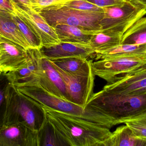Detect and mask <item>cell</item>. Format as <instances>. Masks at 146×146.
<instances>
[{
    "label": "cell",
    "instance_id": "cell-23",
    "mask_svg": "<svg viewBox=\"0 0 146 146\" xmlns=\"http://www.w3.org/2000/svg\"><path fill=\"white\" fill-rule=\"evenodd\" d=\"M11 15L13 20L29 44L30 49H40L42 47V42L22 16L15 10Z\"/></svg>",
    "mask_w": 146,
    "mask_h": 146
},
{
    "label": "cell",
    "instance_id": "cell-30",
    "mask_svg": "<svg viewBox=\"0 0 146 146\" xmlns=\"http://www.w3.org/2000/svg\"><path fill=\"white\" fill-rule=\"evenodd\" d=\"M13 0H0V6L5 9L10 14L14 12L13 7L12 5Z\"/></svg>",
    "mask_w": 146,
    "mask_h": 146
},
{
    "label": "cell",
    "instance_id": "cell-10",
    "mask_svg": "<svg viewBox=\"0 0 146 146\" xmlns=\"http://www.w3.org/2000/svg\"><path fill=\"white\" fill-rule=\"evenodd\" d=\"M14 10L22 16L42 42V47H48L60 43L54 28L50 26L39 13L32 8L20 6L13 0Z\"/></svg>",
    "mask_w": 146,
    "mask_h": 146
},
{
    "label": "cell",
    "instance_id": "cell-9",
    "mask_svg": "<svg viewBox=\"0 0 146 146\" xmlns=\"http://www.w3.org/2000/svg\"><path fill=\"white\" fill-rule=\"evenodd\" d=\"M38 72L36 81L44 89L54 95L68 100L66 85L50 61L42 55L40 49H36Z\"/></svg>",
    "mask_w": 146,
    "mask_h": 146
},
{
    "label": "cell",
    "instance_id": "cell-19",
    "mask_svg": "<svg viewBox=\"0 0 146 146\" xmlns=\"http://www.w3.org/2000/svg\"><path fill=\"white\" fill-rule=\"evenodd\" d=\"M0 34L25 49H30L26 39L12 19L11 14L7 11H0Z\"/></svg>",
    "mask_w": 146,
    "mask_h": 146
},
{
    "label": "cell",
    "instance_id": "cell-37",
    "mask_svg": "<svg viewBox=\"0 0 146 146\" xmlns=\"http://www.w3.org/2000/svg\"></svg>",
    "mask_w": 146,
    "mask_h": 146
},
{
    "label": "cell",
    "instance_id": "cell-27",
    "mask_svg": "<svg viewBox=\"0 0 146 146\" xmlns=\"http://www.w3.org/2000/svg\"><path fill=\"white\" fill-rule=\"evenodd\" d=\"M136 136L146 139V112L123 123Z\"/></svg>",
    "mask_w": 146,
    "mask_h": 146
},
{
    "label": "cell",
    "instance_id": "cell-3",
    "mask_svg": "<svg viewBox=\"0 0 146 146\" xmlns=\"http://www.w3.org/2000/svg\"><path fill=\"white\" fill-rule=\"evenodd\" d=\"M46 119L43 105L21 92L12 83L9 85L3 125L21 123L38 132Z\"/></svg>",
    "mask_w": 146,
    "mask_h": 146
},
{
    "label": "cell",
    "instance_id": "cell-4",
    "mask_svg": "<svg viewBox=\"0 0 146 146\" xmlns=\"http://www.w3.org/2000/svg\"><path fill=\"white\" fill-rule=\"evenodd\" d=\"M19 91L53 109L80 117L89 121L104 125L110 129L109 119L102 114L89 108L84 109L72 102L48 92L35 80L14 85Z\"/></svg>",
    "mask_w": 146,
    "mask_h": 146
},
{
    "label": "cell",
    "instance_id": "cell-21",
    "mask_svg": "<svg viewBox=\"0 0 146 146\" xmlns=\"http://www.w3.org/2000/svg\"><path fill=\"white\" fill-rule=\"evenodd\" d=\"M121 44L146 45V17L137 20L124 33Z\"/></svg>",
    "mask_w": 146,
    "mask_h": 146
},
{
    "label": "cell",
    "instance_id": "cell-11",
    "mask_svg": "<svg viewBox=\"0 0 146 146\" xmlns=\"http://www.w3.org/2000/svg\"><path fill=\"white\" fill-rule=\"evenodd\" d=\"M0 146H38L37 132L21 123L0 127Z\"/></svg>",
    "mask_w": 146,
    "mask_h": 146
},
{
    "label": "cell",
    "instance_id": "cell-29",
    "mask_svg": "<svg viewBox=\"0 0 146 146\" xmlns=\"http://www.w3.org/2000/svg\"><path fill=\"white\" fill-rule=\"evenodd\" d=\"M100 7L121 6L127 0H85Z\"/></svg>",
    "mask_w": 146,
    "mask_h": 146
},
{
    "label": "cell",
    "instance_id": "cell-13",
    "mask_svg": "<svg viewBox=\"0 0 146 146\" xmlns=\"http://www.w3.org/2000/svg\"><path fill=\"white\" fill-rule=\"evenodd\" d=\"M1 69L5 73L23 66L29 57L27 50L0 34Z\"/></svg>",
    "mask_w": 146,
    "mask_h": 146
},
{
    "label": "cell",
    "instance_id": "cell-15",
    "mask_svg": "<svg viewBox=\"0 0 146 146\" xmlns=\"http://www.w3.org/2000/svg\"><path fill=\"white\" fill-rule=\"evenodd\" d=\"M60 42L90 45L93 35L101 31L86 30L77 27L68 25H58L54 27Z\"/></svg>",
    "mask_w": 146,
    "mask_h": 146
},
{
    "label": "cell",
    "instance_id": "cell-34",
    "mask_svg": "<svg viewBox=\"0 0 146 146\" xmlns=\"http://www.w3.org/2000/svg\"><path fill=\"white\" fill-rule=\"evenodd\" d=\"M3 73H4V72H3V70L2 69H0V75Z\"/></svg>",
    "mask_w": 146,
    "mask_h": 146
},
{
    "label": "cell",
    "instance_id": "cell-12",
    "mask_svg": "<svg viewBox=\"0 0 146 146\" xmlns=\"http://www.w3.org/2000/svg\"><path fill=\"white\" fill-rule=\"evenodd\" d=\"M104 87L119 93L134 94L146 93V63L115 82L107 84Z\"/></svg>",
    "mask_w": 146,
    "mask_h": 146
},
{
    "label": "cell",
    "instance_id": "cell-20",
    "mask_svg": "<svg viewBox=\"0 0 146 146\" xmlns=\"http://www.w3.org/2000/svg\"><path fill=\"white\" fill-rule=\"evenodd\" d=\"M146 45L120 44L100 53H95V60L146 53Z\"/></svg>",
    "mask_w": 146,
    "mask_h": 146
},
{
    "label": "cell",
    "instance_id": "cell-8",
    "mask_svg": "<svg viewBox=\"0 0 146 146\" xmlns=\"http://www.w3.org/2000/svg\"><path fill=\"white\" fill-rule=\"evenodd\" d=\"M50 62L65 83L68 101L86 109L94 93L95 75L93 73L87 75L74 74L63 71Z\"/></svg>",
    "mask_w": 146,
    "mask_h": 146
},
{
    "label": "cell",
    "instance_id": "cell-32",
    "mask_svg": "<svg viewBox=\"0 0 146 146\" xmlns=\"http://www.w3.org/2000/svg\"><path fill=\"white\" fill-rule=\"evenodd\" d=\"M138 2L140 3L141 4L145 5L146 7V0H139Z\"/></svg>",
    "mask_w": 146,
    "mask_h": 146
},
{
    "label": "cell",
    "instance_id": "cell-1",
    "mask_svg": "<svg viewBox=\"0 0 146 146\" xmlns=\"http://www.w3.org/2000/svg\"><path fill=\"white\" fill-rule=\"evenodd\" d=\"M47 119L68 146H103L111 132L104 125L43 105Z\"/></svg>",
    "mask_w": 146,
    "mask_h": 146
},
{
    "label": "cell",
    "instance_id": "cell-35",
    "mask_svg": "<svg viewBox=\"0 0 146 146\" xmlns=\"http://www.w3.org/2000/svg\"><path fill=\"white\" fill-rule=\"evenodd\" d=\"M130 1H132L135 2H138L139 0H130Z\"/></svg>",
    "mask_w": 146,
    "mask_h": 146
},
{
    "label": "cell",
    "instance_id": "cell-16",
    "mask_svg": "<svg viewBox=\"0 0 146 146\" xmlns=\"http://www.w3.org/2000/svg\"><path fill=\"white\" fill-rule=\"evenodd\" d=\"M29 57L25 63L17 69L8 72L12 84H22L35 79L38 72L36 49H27Z\"/></svg>",
    "mask_w": 146,
    "mask_h": 146
},
{
    "label": "cell",
    "instance_id": "cell-18",
    "mask_svg": "<svg viewBox=\"0 0 146 146\" xmlns=\"http://www.w3.org/2000/svg\"><path fill=\"white\" fill-rule=\"evenodd\" d=\"M50 61L56 67L70 73L87 75L93 73L92 69L93 61L86 57H77Z\"/></svg>",
    "mask_w": 146,
    "mask_h": 146
},
{
    "label": "cell",
    "instance_id": "cell-24",
    "mask_svg": "<svg viewBox=\"0 0 146 146\" xmlns=\"http://www.w3.org/2000/svg\"><path fill=\"white\" fill-rule=\"evenodd\" d=\"M121 37L108 35L102 32L93 35L90 45L95 53H100L121 44Z\"/></svg>",
    "mask_w": 146,
    "mask_h": 146
},
{
    "label": "cell",
    "instance_id": "cell-2",
    "mask_svg": "<svg viewBox=\"0 0 146 146\" xmlns=\"http://www.w3.org/2000/svg\"><path fill=\"white\" fill-rule=\"evenodd\" d=\"M86 108L102 114L115 126L146 112V93H119L104 87L93 93Z\"/></svg>",
    "mask_w": 146,
    "mask_h": 146
},
{
    "label": "cell",
    "instance_id": "cell-25",
    "mask_svg": "<svg viewBox=\"0 0 146 146\" xmlns=\"http://www.w3.org/2000/svg\"><path fill=\"white\" fill-rule=\"evenodd\" d=\"M12 84L7 73L0 75V127L3 125L7 107V96L9 85Z\"/></svg>",
    "mask_w": 146,
    "mask_h": 146
},
{
    "label": "cell",
    "instance_id": "cell-5",
    "mask_svg": "<svg viewBox=\"0 0 146 146\" xmlns=\"http://www.w3.org/2000/svg\"><path fill=\"white\" fill-rule=\"evenodd\" d=\"M104 16L100 21L103 33L122 37L137 20L146 14V7L139 2L126 1L121 6L103 8Z\"/></svg>",
    "mask_w": 146,
    "mask_h": 146
},
{
    "label": "cell",
    "instance_id": "cell-26",
    "mask_svg": "<svg viewBox=\"0 0 146 146\" xmlns=\"http://www.w3.org/2000/svg\"><path fill=\"white\" fill-rule=\"evenodd\" d=\"M74 1L75 0H30L32 8L38 13L63 7Z\"/></svg>",
    "mask_w": 146,
    "mask_h": 146
},
{
    "label": "cell",
    "instance_id": "cell-31",
    "mask_svg": "<svg viewBox=\"0 0 146 146\" xmlns=\"http://www.w3.org/2000/svg\"><path fill=\"white\" fill-rule=\"evenodd\" d=\"M14 1L20 6L25 7L32 8L31 3L30 0H14Z\"/></svg>",
    "mask_w": 146,
    "mask_h": 146
},
{
    "label": "cell",
    "instance_id": "cell-14",
    "mask_svg": "<svg viewBox=\"0 0 146 146\" xmlns=\"http://www.w3.org/2000/svg\"><path fill=\"white\" fill-rule=\"evenodd\" d=\"M40 51L42 55L51 61L77 57L88 58L95 54L89 45L61 42L49 47H42Z\"/></svg>",
    "mask_w": 146,
    "mask_h": 146
},
{
    "label": "cell",
    "instance_id": "cell-28",
    "mask_svg": "<svg viewBox=\"0 0 146 146\" xmlns=\"http://www.w3.org/2000/svg\"><path fill=\"white\" fill-rule=\"evenodd\" d=\"M65 7L86 11H103V8L85 0H75L69 3Z\"/></svg>",
    "mask_w": 146,
    "mask_h": 146
},
{
    "label": "cell",
    "instance_id": "cell-33",
    "mask_svg": "<svg viewBox=\"0 0 146 146\" xmlns=\"http://www.w3.org/2000/svg\"><path fill=\"white\" fill-rule=\"evenodd\" d=\"M0 11H7V12L5 9L3 8L1 6H0Z\"/></svg>",
    "mask_w": 146,
    "mask_h": 146
},
{
    "label": "cell",
    "instance_id": "cell-6",
    "mask_svg": "<svg viewBox=\"0 0 146 146\" xmlns=\"http://www.w3.org/2000/svg\"><path fill=\"white\" fill-rule=\"evenodd\" d=\"M38 13L54 28L66 25L92 31H101L100 21L104 14V11H83L66 7Z\"/></svg>",
    "mask_w": 146,
    "mask_h": 146
},
{
    "label": "cell",
    "instance_id": "cell-22",
    "mask_svg": "<svg viewBox=\"0 0 146 146\" xmlns=\"http://www.w3.org/2000/svg\"><path fill=\"white\" fill-rule=\"evenodd\" d=\"M37 134L38 146H68L47 118Z\"/></svg>",
    "mask_w": 146,
    "mask_h": 146
},
{
    "label": "cell",
    "instance_id": "cell-36",
    "mask_svg": "<svg viewBox=\"0 0 146 146\" xmlns=\"http://www.w3.org/2000/svg\"><path fill=\"white\" fill-rule=\"evenodd\" d=\"M1 52H0V60H1ZM0 69H1V66H0ZM4 73H5V72H4Z\"/></svg>",
    "mask_w": 146,
    "mask_h": 146
},
{
    "label": "cell",
    "instance_id": "cell-17",
    "mask_svg": "<svg viewBox=\"0 0 146 146\" xmlns=\"http://www.w3.org/2000/svg\"><path fill=\"white\" fill-rule=\"evenodd\" d=\"M103 146H146V139L136 136L127 125L118 127L103 143Z\"/></svg>",
    "mask_w": 146,
    "mask_h": 146
},
{
    "label": "cell",
    "instance_id": "cell-7",
    "mask_svg": "<svg viewBox=\"0 0 146 146\" xmlns=\"http://www.w3.org/2000/svg\"><path fill=\"white\" fill-rule=\"evenodd\" d=\"M146 63V53L98 60L92 63L95 76L111 84Z\"/></svg>",
    "mask_w": 146,
    "mask_h": 146
}]
</instances>
